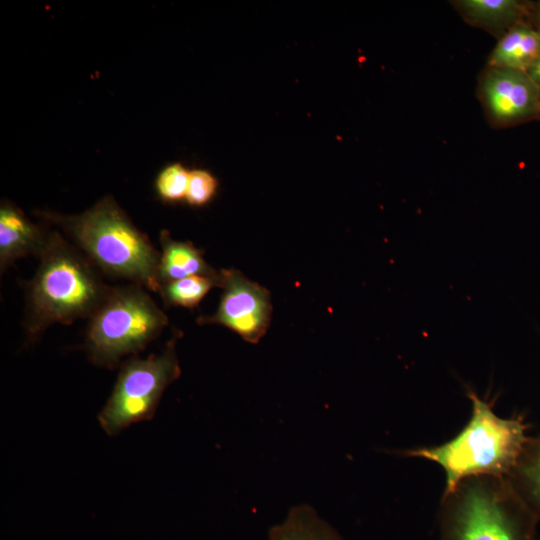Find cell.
Segmentation results:
<instances>
[{"label":"cell","mask_w":540,"mask_h":540,"mask_svg":"<svg viewBox=\"0 0 540 540\" xmlns=\"http://www.w3.org/2000/svg\"><path fill=\"white\" fill-rule=\"evenodd\" d=\"M57 221L104 272L159 290L160 253L111 197L80 215L58 217Z\"/></svg>","instance_id":"obj_4"},{"label":"cell","mask_w":540,"mask_h":540,"mask_svg":"<svg viewBox=\"0 0 540 540\" xmlns=\"http://www.w3.org/2000/svg\"><path fill=\"white\" fill-rule=\"evenodd\" d=\"M223 289L219 306L210 316L197 319L200 325L225 326L249 343H258L267 332L272 314L270 292L236 269H221Z\"/></svg>","instance_id":"obj_7"},{"label":"cell","mask_w":540,"mask_h":540,"mask_svg":"<svg viewBox=\"0 0 540 540\" xmlns=\"http://www.w3.org/2000/svg\"><path fill=\"white\" fill-rule=\"evenodd\" d=\"M162 252L157 270L159 287L161 284L189 276L201 275L217 277L219 272L203 258V251L191 242L175 241L168 231L160 234Z\"/></svg>","instance_id":"obj_12"},{"label":"cell","mask_w":540,"mask_h":540,"mask_svg":"<svg viewBox=\"0 0 540 540\" xmlns=\"http://www.w3.org/2000/svg\"><path fill=\"white\" fill-rule=\"evenodd\" d=\"M40 257L28 293L30 334L36 335L52 323L68 324L92 316L110 289L89 265L57 234L47 238Z\"/></svg>","instance_id":"obj_3"},{"label":"cell","mask_w":540,"mask_h":540,"mask_svg":"<svg viewBox=\"0 0 540 540\" xmlns=\"http://www.w3.org/2000/svg\"><path fill=\"white\" fill-rule=\"evenodd\" d=\"M175 340L160 354L130 359L98 415L103 430L116 435L128 426L150 419L167 386L180 376Z\"/></svg>","instance_id":"obj_6"},{"label":"cell","mask_w":540,"mask_h":540,"mask_svg":"<svg viewBox=\"0 0 540 540\" xmlns=\"http://www.w3.org/2000/svg\"><path fill=\"white\" fill-rule=\"evenodd\" d=\"M167 323L140 285L112 289L91 316L86 347L94 363L111 368L145 348Z\"/></svg>","instance_id":"obj_5"},{"label":"cell","mask_w":540,"mask_h":540,"mask_svg":"<svg viewBox=\"0 0 540 540\" xmlns=\"http://www.w3.org/2000/svg\"><path fill=\"white\" fill-rule=\"evenodd\" d=\"M534 84L536 85L539 94H540V53L535 60V62L531 65V67L526 71Z\"/></svg>","instance_id":"obj_18"},{"label":"cell","mask_w":540,"mask_h":540,"mask_svg":"<svg viewBox=\"0 0 540 540\" xmlns=\"http://www.w3.org/2000/svg\"><path fill=\"white\" fill-rule=\"evenodd\" d=\"M190 171L181 163L166 166L157 176L155 187L166 202H178L186 198Z\"/></svg>","instance_id":"obj_16"},{"label":"cell","mask_w":540,"mask_h":540,"mask_svg":"<svg viewBox=\"0 0 540 540\" xmlns=\"http://www.w3.org/2000/svg\"><path fill=\"white\" fill-rule=\"evenodd\" d=\"M47 238L24 214L11 204L0 208V263L1 268L17 258L41 254Z\"/></svg>","instance_id":"obj_10"},{"label":"cell","mask_w":540,"mask_h":540,"mask_svg":"<svg viewBox=\"0 0 540 540\" xmlns=\"http://www.w3.org/2000/svg\"><path fill=\"white\" fill-rule=\"evenodd\" d=\"M472 412L466 426L449 441L406 451L408 456L437 463L445 473L444 493L478 476L506 477L528 439L521 417L502 418L492 406L469 391Z\"/></svg>","instance_id":"obj_1"},{"label":"cell","mask_w":540,"mask_h":540,"mask_svg":"<svg viewBox=\"0 0 540 540\" xmlns=\"http://www.w3.org/2000/svg\"><path fill=\"white\" fill-rule=\"evenodd\" d=\"M540 53V27L521 22L499 39L488 58V66L527 71Z\"/></svg>","instance_id":"obj_11"},{"label":"cell","mask_w":540,"mask_h":540,"mask_svg":"<svg viewBox=\"0 0 540 540\" xmlns=\"http://www.w3.org/2000/svg\"><path fill=\"white\" fill-rule=\"evenodd\" d=\"M218 188L217 179L207 170L195 169L190 171L186 200L192 206H202L208 203Z\"/></svg>","instance_id":"obj_17"},{"label":"cell","mask_w":540,"mask_h":540,"mask_svg":"<svg viewBox=\"0 0 540 540\" xmlns=\"http://www.w3.org/2000/svg\"><path fill=\"white\" fill-rule=\"evenodd\" d=\"M453 3L464 20L473 26L485 29L498 39L518 23L533 22L538 25L535 2L458 0Z\"/></svg>","instance_id":"obj_9"},{"label":"cell","mask_w":540,"mask_h":540,"mask_svg":"<svg viewBox=\"0 0 540 540\" xmlns=\"http://www.w3.org/2000/svg\"><path fill=\"white\" fill-rule=\"evenodd\" d=\"M268 540H343L338 532L308 505L293 507L286 518L273 526Z\"/></svg>","instance_id":"obj_14"},{"label":"cell","mask_w":540,"mask_h":540,"mask_svg":"<svg viewBox=\"0 0 540 540\" xmlns=\"http://www.w3.org/2000/svg\"><path fill=\"white\" fill-rule=\"evenodd\" d=\"M538 25L540 27V2H535Z\"/></svg>","instance_id":"obj_19"},{"label":"cell","mask_w":540,"mask_h":540,"mask_svg":"<svg viewBox=\"0 0 540 540\" xmlns=\"http://www.w3.org/2000/svg\"><path fill=\"white\" fill-rule=\"evenodd\" d=\"M505 478L540 521V435L528 437L515 466Z\"/></svg>","instance_id":"obj_13"},{"label":"cell","mask_w":540,"mask_h":540,"mask_svg":"<svg viewBox=\"0 0 540 540\" xmlns=\"http://www.w3.org/2000/svg\"><path fill=\"white\" fill-rule=\"evenodd\" d=\"M538 522L505 477L467 478L439 509L440 540H536Z\"/></svg>","instance_id":"obj_2"},{"label":"cell","mask_w":540,"mask_h":540,"mask_svg":"<svg viewBox=\"0 0 540 540\" xmlns=\"http://www.w3.org/2000/svg\"><path fill=\"white\" fill-rule=\"evenodd\" d=\"M477 94L495 128L540 119V94L526 71L487 65L479 76Z\"/></svg>","instance_id":"obj_8"},{"label":"cell","mask_w":540,"mask_h":540,"mask_svg":"<svg viewBox=\"0 0 540 540\" xmlns=\"http://www.w3.org/2000/svg\"><path fill=\"white\" fill-rule=\"evenodd\" d=\"M220 282V271L217 277L194 275L161 284L158 292L169 306L193 308Z\"/></svg>","instance_id":"obj_15"}]
</instances>
